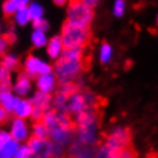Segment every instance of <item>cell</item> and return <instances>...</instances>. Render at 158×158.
I'll return each instance as SVG.
<instances>
[{"label": "cell", "instance_id": "obj_17", "mask_svg": "<svg viewBox=\"0 0 158 158\" xmlns=\"http://www.w3.org/2000/svg\"><path fill=\"white\" fill-rule=\"evenodd\" d=\"M32 134L34 138H38V139H47L48 138V129L46 127V125L43 122H35Z\"/></svg>", "mask_w": 158, "mask_h": 158}, {"label": "cell", "instance_id": "obj_18", "mask_svg": "<svg viewBox=\"0 0 158 158\" xmlns=\"http://www.w3.org/2000/svg\"><path fill=\"white\" fill-rule=\"evenodd\" d=\"M15 20L19 26H26L27 23L31 20V16H30V10L28 7H23L15 14Z\"/></svg>", "mask_w": 158, "mask_h": 158}, {"label": "cell", "instance_id": "obj_2", "mask_svg": "<svg viewBox=\"0 0 158 158\" xmlns=\"http://www.w3.org/2000/svg\"><path fill=\"white\" fill-rule=\"evenodd\" d=\"M91 30L83 28V27L71 26L70 23H64L62 28V44L64 50H77V48H86L89 43L91 42Z\"/></svg>", "mask_w": 158, "mask_h": 158}, {"label": "cell", "instance_id": "obj_12", "mask_svg": "<svg viewBox=\"0 0 158 158\" xmlns=\"http://www.w3.org/2000/svg\"><path fill=\"white\" fill-rule=\"evenodd\" d=\"M32 103L30 101H26V99H19L18 103H16V107H15L14 113L15 115L20 119H24L27 117H31L32 115Z\"/></svg>", "mask_w": 158, "mask_h": 158}, {"label": "cell", "instance_id": "obj_34", "mask_svg": "<svg viewBox=\"0 0 158 158\" xmlns=\"http://www.w3.org/2000/svg\"><path fill=\"white\" fill-rule=\"evenodd\" d=\"M67 2H69V0H54V3L56 6H64Z\"/></svg>", "mask_w": 158, "mask_h": 158}, {"label": "cell", "instance_id": "obj_4", "mask_svg": "<svg viewBox=\"0 0 158 158\" xmlns=\"http://www.w3.org/2000/svg\"><path fill=\"white\" fill-rule=\"evenodd\" d=\"M131 137L133 135L129 127H117L110 134L105 135L102 143H105L110 149L119 153L121 150H123L125 148L131 145Z\"/></svg>", "mask_w": 158, "mask_h": 158}, {"label": "cell", "instance_id": "obj_29", "mask_svg": "<svg viewBox=\"0 0 158 158\" xmlns=\"http://www.w3.org/2000/svg\"><path fill=\"white\" fill-rule=\"evenodd\" d=\"M83 4H86L87 7H90V8H94L98 3H99V0H81Z\"/></svg>", "mask_w": 158, "mask_h": 158}, {"label": "cell", "instance_id": "obj_35", "mask_svg": "<svg viewBox=\"0 0 158 158\" xmlns=\"http://www.w3.org/2000/svg\"><path fill=\"white\" fill-rule=\"evenodd\" d=\"M146 158H158V154L157 153H150V154H148Z\"/></svg>", "mask_w": 158, "mask_h": 158}, {"label": "cell", "instance_id": "obj_13", "mask_svg": "<svg viewBox=\"0 0 158 158\" xmlns=\"http://www.w3.org/2000/svg\"><path fill=\"white\" fill-rule=\"evenodd\" d=\"M63 44H62V39L60 36H54L47 44V54L51 59H59L62 55Z\"/></svg>", "mask_w": 158, "mask_h": 158}, {"label": "cell", "instance_id": "obj_21", "mask_svg": "<svg viewBox=\"0 0 158 158\" xmlns=\"http://www.w3.org/2000/svg\"><path fill=\"white\" fill-rule=\"evenodd\" d=\"M32 43L35 47H43L46 44H48V42H47V36H46V32H42V31H34L32 36Z\"/></svg>", "mask_w": 158, "mask_h": 158}, {"label": "cell", "instance_id": "obj_16", "mask_svg": "<svg viewBox=\"0 0 158 158\" xmlns=\"http://www.w3.org/2000/svg\"><path fill=\"white\" fill-rule=\"evenodd\" d=\"M117 156H118V152L110 149L105 143H101V146L97 149L94 158H117Z\"/></svg>", "mask_w": 158, "mask_h": 158}, {"label": "cell", "instance_id": "obj_8", "mask_svg": "<svg viewBox=\"0 0 158 158\" xmlns=\"http://www.w3.org/2000/svg\"><path fill=\"white\" fill-rule=\"evenodd\" d=\"M95 146L85 145L78 139H75L71 143V148L69 150V157L67 158H94L95 156Z\"/></svg>", "mask_w": 158, "mask_h": 158}, {"label": "cell", "instance_id": "obj_26", "mask_svg": "<svg viewBox=\"0 0 158 158\" xmlns=\"http://www.w3.org/2000/svg\"><path fill=\"white\" fill-rule=\"evenodd\" d=\"M15 158H32V153H31L28 146L24 145V146H20V148H19Z\"/></svg>", "mask_w": 158, "mask_h": 158}, {"label": "cell", "instance_id": "obj_38", "mask_svg": "<svg viewBox=\"0 0 158 158\" xmlns=\"http://www.w3.org/2000/svg\"><path fill=\"white\" fill-rule=\"evenodd\" d=\"M0 55H2V51H0Z\"/></svg>", "mask_w": 158, "mask_h": 158}, {"label": "cell", "instance_id": "obj_6", "mask_svg": "<svg viewBox=\"0 0 158 158\" xmlns=\"http://www.w3.org/2000/svg\"><path fill=\"white\" fill-rule=\"evenodd\" d=\"M24 70H26V75L28 77H42V75H47L52 73V67L50 64H47L46 62L38 59L36 56H27L26 63H24Z\"/></svg>", "mask_w": 158, "mask_h": 158}, {"label": "cell", "instance_id": "obj_33", "mask_svg": "<svg viewBox=\"0 0 158 158\" xmlns=\"http://www.w3.org/2000/svg\"><path fill=\"white\" fill-rule=\"evenodd\" d=\"M15 2L18 3V6L20 7V8H23V7H26V6H27V3H28L30 0H15Z\"/></svg>", "mask_w": 158, "mask_h": 158}, {"label": "cell", "instance_id": "obj_37", "mask_svg": "<svg viewBox=\"0 0 158 158\" xmlns=\"http://www.w3.org/2000/svg\"><path fill=\"white\" fill-rule=\"evenodd\" d=\"M157 23H158V16H157Z\"/></svg>", "mask_w": 158, "mask_h": 158}, {"label": "cell", "instance_id": "obj_28", "mask_svg": "<svg viewBox=\"0 0 158 158\" xmlns=\"http://www.w3.org/2000/svg\"><path fill=\"white\" fill-rule=\"evenodd\" d=\"M11 139H12L11 134H8L7 131H0V152L4 149V146L8 143Z\"/></svg>", "mask_w": 158, "mask_h": 158}, {"label": "cell", "instance_id": "obj_32", "mask_svg": "<svg viewBox=\"0 0 158 158\" xmlns=\"http://www.w3.org/2000/svg\"><path fill=\"white\" fill-rule=\"evenodd\" d=\"M6 119H7V111L0 106V125H2L3 122H6Z\"/></svg>", "mask_w": 158, "mask_h": 158}, {"label": "cell", "instance_id": "obj_14", "mask_svg": "<svg viewBox=\"0 0 158 158\" xmlns=\"http://www.w3.org/2000/svg\"><path fill=\"white\" fill-rule=\"evenodd\" d=\"M31 90V81L30 77L26 74H20L18 77L16 85H15V93L19 94V95H26Z\"/></svg>", "mask_w": 158, "mask_h": 158}, {"label": "cell", "instance_id": "obj_11", "mask_svg": "<svg viewBox=\"0 0 158 158\" xmlns=\"http://www.w3.org/2000/svg\"><path fill=\"white\" fill-rule=\"evenodd\" d=\"M19 98L11 94V91H0V106L8 113H14Z\"/></svg>", "mask_w": 158, "mask_h": 158}, {"label": "cell", "instance_id": "obj_7", "mask_svg": "<svg viewBox=\"0 0 158 158\" xmlns=\"http://www.w3.org/2000/svg\"><path fill=\"white\" fill-rule=\"evenodd\" d=\"M27 146L32 153V158H52V142L48 139L30 138Z\"/></svg>", "mask_w": 158, "mask_h": 158}, {"label": "cell", "instance_id": "obj_5", "mask_svg": "<svg viewBox=\"0 0 158 158\" xmlns=\"http://www.w3.org/2000/svg\"><path fill=\"white\" fill-rule=\"evenodd\" d=\"M32 103V119L35 122H40L43 115L46 114L47 110H50V105H51V95L50 94H44V93H36L34 95V98L30 101Z\"/></svg>", "mask_w": 158, "mask_h": 158}, {"label": "cell", "instance_id": "obj_24", "mask_svg": "<svg viewBox=\"0 0 158 158\" xmlns=\"http://www.w3.org/2000/svg\"><path fill=\"white\" fill-rule=\"evenodd\" d=\"M117 158H137V152H135V149L133 148V145H130L127 148H125L123 150H121V152L118 153Z\"/></svg>", "mask_w": 158, "mask_h": 158}, {"label": "cell", "instance_id": "obj_25", "mask_svg": "<svg viewBox=\"0 0 158 158\" xmlns=\"http://www.w3.org/2000/svg\"><path fill=\"white\" fill-rule=\"evenodd\" d=\"M125 12V0H115L114 4V15L117 18H121Z\"/></svg>", "mask_w": 158, "mask_h": 158}, {"label": "cell", "instance_id": "obj_30", "mask_svg": "<svg viewBox=\"0 0 158 158\" xmlns=\"http://www.w3.org/2000/svg\"><path fill=\"white\" fill-rule=\"evenodd\" d=\"M7 47H8V42L6 40V38H0V51H2V54L7 50Z\"/></svg>", "mask_w": 158, "mask_h": 158}, {"label": "cell", "instance_id": "obj_27", "mask_svg": "<svg viewBox=\"0 0 158 158\" xmlns=\"http://www.w3.org/2000/svg\"><path fill=\"white\" fill-rule=\"evenodd\" d=\"M48 23L44 19H40V20H36L34 22V30L35 31H42V32H46L47 30H48Z\"/></svg>", "mask_w": 158, "mask_h": 158}, {"label": "cell", "instance_id": "obj_36", "mask_svg": "<svg viewBox=\"0 0 158 158\" xmlns=\"http://www.w3.org/2000/svg\"><path fill=\"white\" fill-rule=\"evenodd\" d=\"M0 31H2V26H0Z\"/></svg>", "mask_w": 158, "mask_h": 158}, {"label": "cell", "instance_id": "obj_22", "mask_svg": "<svg viewBox=\"0 0 158 158\" xmlns=\"http://www.w3.org/2000/svg\"><path fill=\"white\" fill-rule=\"evenodd\" d=\"M30 10V16H31V20L36 22V20H40V19H43V8L39 4H36V3H34V4H31L28 7Z\"/></svg>", "mask_w": 158, "mask_h": 158}, {"label": "cell", "instance_id": "obj_31", "mask_svg": "<svg viewBox=\"0 0 158 158\" xmlns=\"http://www.w3.org/2000/svg\"><path fill=\"white\" fill-rule=\"evenodd\" d=\"M4 38H6V40L8 42V43H14L15 39H16V36H15V34L12 32V31H10L7 35H4Z\"/></svg>", "mask_w": 158, "mask_h": 158}, {"label": "cell", "instance_id": "obj_3", "mask_svg": "<svg viewBox=\"0 0 158 158\" xmlns=\"http://www.w3.org/2000/svg\"><path fill=\"white\" fill-rule=\"evenodd\" d=\"M94 19V11L81 0H70V6L67 10V23L71 26L89 28Z\"/></svg>", "mask_w": 158, "mask_h": 158}, {"label": "cell", "instance_id": "obj_9", "mask_svg": "<svg viewBox=\"0 0 158 158\" xmlns=\"http://www.w3.org/2000/svg\"><path fill=\"white\" fill-rule=\"evenodd\" d=\"M11 137L12 139L20 142L24 141L28 138V127H27V123L24 122V119H20V118H16L12 122V127H11Z\"/></svg>", "mask_w": 158, "mask_h": 158}, {"label": "cell", "instance_id": "obj_23", "mask_svg": "<svg viewBox=\"0 0 158 158\" xmlns=\"http://www.w3.org/2000/svg\"><path fill=\"white\" fill-rule=\"evenodd\" d=\"M111 54H113V50L111 47H110V44H107V43H103L101 47V62L102 63H107L110 59H111Z\"/></svg>", "mask_w": 158, "mask_h": 158}, {"label": "cell", "instance_id": "obj_1", "mask_svg": "<svg viewBox=\"0 0 158 158\" xmlns=\"http://www.w3.org/2000/svg\"><path fill=\"white\" fill-rule=\"evenodd\" d=\"M90 66V56H86L85 48L66 50L55 64V77L62 86L73 83L81 71L87 70Z\"/></svg>", "mask_w": 158, "mask_h": 158}, {"label": "cell", "instance_id": "obj_19", "mask_svg": "<svg viewBox=\"0 0 158 158\" xmlns=\"http://www.w3.org/2000/svg\"><path fill=\"white\" fill-rule=\"evenodd\" d=\"M19 64V59L15 56V55L12 54H7L4 58H3V60H2V66L0 67H3V69H6V70H14V69H16Z\"/></svg>", "mask_w": 158, "mask_h": 158}, {"label": "cell", "instance_id": "obj_10", "mask_svg": "<svg viewBox=\"0 0 158 158\" xmlns=\"http://www.w3.org/2000/svg\"><path fill=\"white\" fill-rule=\"evenodd\" d=\"M38 89L40 90V93L44 94H50L54 90L55 85H56V77L52 74H47V75H42L38 78L36 81Z\"/></svg>", "mask_w": 158, "mask_h": 158}, {"label": "cell", "instance_id": "obj_15", "mask_svg": "<svg viewBox=\"0 0 158 158\" xmlns=\"http://www.w3.org/2000/svg\"><path fill=\"white\" fill-rule=\"evenodd\" d=\"M19 148H20V146H19V142L15 141V139H11L8 143L4 146V149L0 152V158H15Z\"/></svg>", "mask_w": 158, "mask_h": 158}, {"label": "cell", "instance_id": "obj_20", "mask_svg": "<svg viewBox=\"0 0 158 158\" xmlns=\"http://www.w3.org/2000/svg\"><path fill=\"white\" fill-rule=\"evenodd\" d=\"M19 10H20V7L18 6V3L15 0H7V2H4V4H3V14L6 16H11V15L16 14Z\"/></svg>", "mask_w": 158, "mask_h": 158}]
</instances>
